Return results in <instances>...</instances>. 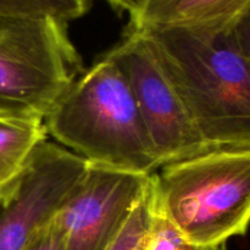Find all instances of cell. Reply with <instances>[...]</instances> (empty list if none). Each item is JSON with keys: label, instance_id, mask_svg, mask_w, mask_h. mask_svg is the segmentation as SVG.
Returning a JSON list of instances; mask_svg holds the SVG:
<instances>
[{"label": "cell", "instance_id": "16", "mask_svg": "<svg viewBox=\"0 0 250 250\" xmlns=\"http://www.w3.org/2000/svg\"><path fill=\"white\" fill-rule=\"evenodd\" d=\"M208 250H227V246H226V243H225V244H221V246H217V247H215V248L208 249Z\"/></svg>", "mask_w": 250, "mask_h": 250}, {"label": "cell", "instance_id": "17", "mask_svg": "<svg viewBox=\"0 0 250 250\" xmlns=\"http://www.w3.org/2000/svg\"><path fill=\"white\" fill-rule=\"evenodd\" d=\"M139 5H141V4H139Z\"/></svg>", "mask_w": 250, "mask_h": 250}, {"label": "cell", "instance_id": "10", "mask_svg": "<svg viewBox=\"0 0 250 250\" xmlns=\"http://www.w3.org/2000/svg\"><path fill=\"white\" fill-rule=\"evenodd\" d=\"M90 6L92 0H0V17H51L68 23Z\"/></svg>", "mask_w": 250, "mask_h": 250}, {"label": "cell", "instance_id": "7", "mask_svg": "<svg viewBox=\"0 0 250 250\" xmlns=\"http://www.w3.org/2000/svg\"><path fill=\"white\" fill-rule=\"evenodd\" d=\"M150 176L88 164L54 216L63 250L106 249L146 194Z\"/></svg>", "mask_w": 250, "mask_h": 250}, {"label": "cell", "instance_id": "14", "mask_svg": "<svg viewBox=\"0 0 250 250\" xmlns=\"http://www.w3.org/2000/svg\"><path fill=\"white\" fill-rule=\"evenodd\" d=\"M173 0H141V5L132 19H129L127 28L141 29L150 21L154 15L158 14L161 9L170 4Z\"/></svg>", "mask_w": 250, "mask_h": 250}, {"label": "cell", "instance_id": "3", "mask_svg": "<svg viewBox=\"0 0 250 250\" xmlns=\"http://www.w3.org/2000/svg\"><path fill=\"white\" fill-rule=\"evenodd\" d=\"M151 194L199 250L243 236L250 217V148L212 149L164 165L151 175Z\"/></svg>", "mask_w": 250, "mask_h": 250}, {"label": "cell", "instance_id": "8", "mask_svg": "<svg viewBox=\"0 0 250 250\" xmlns=\"http://www.w3.org/2000/svg\"><path fill=\"white\" fill-rule=\"evenodd\" d=\"M250 15V0H173L141 29L197 27L234 21Z\"/></svg>", "mask_w": 250, "mask_h": 250}, {"label": "cell", "instance_id": "5", "mask_svg": "<svg viewBox=\"0 0 250 250\" xmlns=\"http://www.w3.org/2000/svg\"><path fill=\"white\" fill-rule=\"evenodd\" d=\"M106 54L128 81L161 167L214 149L200 134L143 31L127 28Z\"/></svg>", "mask_w": 250, "mask_h": 250}, {"label": "cell", "instance_id": "13", "mask_svg": "<svg viewBox=\"0 0 250 250\" xmlns=\"http://www.w3.org/2000/svg\"><path fill=\"white\" fill-rule=\"evenodd\" d=\"M22 250H63L62 234L54 219L45 225Z\"/></svg>", "mask_w": 250, "mask_h": 250}, {"label": "cell", "instance_id": "6", "mask_svg": "<svg viewBox=\"0 0 250 250\" xmlns=\"http://www.w3.org/2000/svg\"><path fill=\"white\" fill-rule=\"evenodd\" d=\"M88 163L59 144L41 142L0 192V250H22L54 219Z\"/></svg>", "mask_w": 250, "mask_h": 250}, {"label": "cell", "instance_id": "15", "mask_svg": "<svg viewBox=\"0 0 250 250\" xmlns=\"http://www.w3.org/2000/svg\"><path fill=\"white\" fill-rule=\"evenodd\" d=\"M110 6L117 12H126L128 14L129 19L137 14L139 9L141 0H106Z\"/></svg>", "mask_w": 250, "mask_h": 250}, {"label": "cell", "instance_id": "11", "mask_svg": "<svg viewBox=\"0 0 250 250\" xmlns=\"http://www.w3.org/2000/svg\"><path fill=\"white\" fill-rule=\"evenodd\" d=\"M151 215V176L148 189L105 250H144Z\"/></svg>", "mask_w": 250, "mask_h": 250}, {"label": "cell", "instance_id": "9", "mask_svg": "<svg viewBox=\"0 0 250 250\" xmlns=\"http://www.w3.org/2000/svg\"><path fill=\"white\" fill-rule=\"evenodd\" d=\"M46 137L41 120L0 117V192L19 175L34 148Z\"/></svg>", "mask_w": 250, "mask_h": 250}, {"label": "cell", "instance_id": "1", "mask_svg": "<svg viewBox=\"0 0 250 250\" xmlns=\"http://www.w3.org/2000/svg\"><path fill=\"white\" fill-rule=\"evenodd\" d=\"M249 17L208 26L139 29L214 149L250 148Z\"/></svg>", "mask_w": 250, "mask_h": 250}, {"label": "cell", "instance_id": "12", "mask_svg": "<svg viewBox=\"0 0 250 250\" xmlns=\"http://www.w3.org/2000/svg\"><path fill=\"white\" fill-rule=\"evenodd\" d=\"M144 250H199L189 243L172 221L155 207L151 194V215Z\"/></svg>", "mask_w": 250, "mask_h": 250}, {"label": "cell", "instance_id": "4", "mask_svg": "<svg viewBox=\"0 0 250 250\" xmlns=\"http://www.w3.org/2000/svg\"><path fill=\"white\" fill-rule=\"evenodd\" d=\"M83 71L67 23L0 17V117L43 121Z\"/></svg>", "mask_w": 250, "mask_h": 250}, {"label": "cell", "instance_id": "2", "mask_svg": "<svg viewBox=\"0 0 250 250\" xmlns=\"http://www.w3.org/2000/svg\"><path fill=\"white\" fill-rule=\"evenodd\" d=\"M43 122L48 136L88 164L144 176L161 167L128 81L106 53L73 81Z\"/></svg>", "mask_w": 250, "mask_h": 250}]
</instances>
